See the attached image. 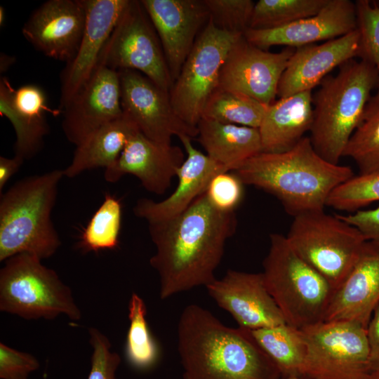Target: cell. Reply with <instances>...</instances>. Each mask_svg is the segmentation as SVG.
Segmentation results:
<instances>
[{
  "label": "cell",
  "instance_id": "6da1fadb",
  "mask_svg": "<svg viewBox=\"0 0 379 379\" xmlns=\"http://www.w3.org/2000/svg\"><path fill=\"white\" fill-rule=\"evenodd\" d=\"M235 213L215 208L205 192L182 213L149 223L156 252L150 265L159 279V297L167 299L215 279L225 244L237 228Z\"/></svg>",
  "mask_w": 379,
  "mask_h": 379
},
{
  "label": "cell",
  "instance_id": "7a4b0ae2",
  "mask_svg": "<svg viewBox=\"0 0 379 379\" xmlns=\"http://www.w3.org/2000/svg\"><path fill=\"white\" fill-rule=\"evenodd\" d=\"M184 379H281L250 331L228 327L194 304L185 307L177 329Z\"/></svg>",
  "mask_w": 379,
  "mask_h": 379
},
{
  "label": "cell",
  "instance_id": "3957f363",
  "mask_svg": "<svg viewBox=\"0 0 379 379\" xmlns=\"http://www.w3.org/2000/svg\"><path fill=\"white\" fill-rule=\"evenodd\" d=\"M233 172L244 185L274 196L293 217L324 210L331 192L354 175L350 167L321 157L306 136L287 152H260Z\"/></svg>",
  "mask_w": 379,
  "mask_h": 379
},
{
  "label": "cell",
  "instance_id": "277c9868",
  "mask_svg": "<svg viewBox=\"0 0 379 379\" xmlns=\"http://www.w3.org/2000/svg\"><path fill=\"white\" fill-rule=\"evenodd\" d=\"M312 93L310 139L327 161L338 164L359 125L372 91L378 87L375 67L366 60H350L335 75L326 76Z\"/></svg>",
  "mask_w": 379,
  "mask_h": 379
},
{
  "label": "cell",
  "instance_id": "5b68a950",
  "mask_svg": "<svg viewBox=\"0 0 379 379\" xmlns=\"http://www.w3.org/2000/svg\"><path fill=\"white\" fill-rule=\"evenodd\" d=\"M63 170L24 178L1 194L0 261L28 253L53 255L61 241L51 220Z\"/></svg>",
  "mask_w": 379,
  "mask_h": 379
},
{
  "label": "cell",
  "instance_id": "8992f818",
  "mask_svg": "<svg viewBox=\"0 0 379 379\" xmlns=\"http://www.w3.org/2000/svg\"><path fill=\"white\" fill-rule=\"evenodd\" d=\"M262 266L266 287L287 324L302 329L324 320L334 289L294 251L286 236L270 235Z\"/></svg>",
  "mask_w": 379,
  "mask_h": 379
},
{
  "label": "cell",
  "instance_id": "52a82bcc",
  "mask_svg": "<svg viewBox=\"0 0 379 379\" xmlns=\"http://www.w3.org/2000/svg\"><path fill=\"white\" fill-rule=\"evenodd\" d=\"M0 310L25 320H52L60 314L74 321L81 318L71 288L28 253L11 257L0 270Z\"/></svg>",
  "mask_w": 379,
  "mask_h": 379
},
{
  "label": "cell",
  "instance_id": "ba28073f",
  "mask_svg": "<svg viewBox=\"0 0 379 379\" xmlns=\"http://www.w3.org/2000/svg\"><path fill=\"white\" fill-rule=\"evenodd\" d=\"M286 239L294 251L336 290L367 241L355 227L324 210L293 217Z\"/></svg>",
  "mask_w": 379,
  "mask_h": 379
},
{
  "label": "cell",
  "instance_id": "9c48e42d",
  "mask_svg": "<svg viewBox=\"0 0 379 379\" xmlns=\"http://www.w3.org/2000/svg\"><path fill=\"white\" fill-rule=\"evenodd\" d=\"M242 36L219 29L210 18L198 35L169 91L175 113L190 126L197 128L206 103L218 86L222 66Z\"/></svg>",
  "mask_w": 379,
  "mask_h": 379
},
{
  "label": "cell",
  "instance_id": "30bf717a",
  "mask_svg": "<svg viewBox=\"0 0 379 379\" xmlns=\"http://www.w3.org/2000/svg\"><path fill=\"white\" fill-rule=\"evenodd\" d=\"M303 377L365 379L371 371L366 328L349 321H323L303 328Z\"/></svg>",
  "mask_w": 379,
  "mask_h": 379
},
{
  "label": "cell",
  "instance_id": "8fae6325",
  "mask_svg": "<svg viewBox=\"0 0 379 379\" xmlns=\"http://www.w3.org/2000/svg\"><path fill=\"white\" fill-rule=\"evenodd\" d=\"M98 64L138 71L168 93L173 84L159 36L140 1L129 0Z\"/></svg>",
  "mask_w": 379,
  "mask_h": 379
},
{
  "label": "cell",
  "instance_id": "7c38bea8",
  "mask_svg": "<svg viewBox=\"0 0 379 379\" xmlns=\"http://www.w3.org/2000/svg\"><path fill=\"white\" fill-rule=\"evenodd\" d=\"M118 72L123 114L144 135L166 145L171 144L173 136L194 138L198 135V129L187 125L175 113L169 93L138 71Z\"/></svg>",
  "mask_w": 379,
  "mask_h": 379
},
{
  "label": "cell",
  "instance_id": "4fadbf2b",
  "mask_svg": "<svg viewBox=\"0 0 379 379\" xmlns=\"http://www.w3.org/2000/svg\"><path fill=\"white\" fill-rule=\"evenodd\" d=\"M295 50L286 47L270 52L251 45L242 36L222 66L218 87L270 105L277 96L280 79Z\"/></svg>",
  "mask_w": 379,
  "mask_h": 379
},
{
  "label": "cell",
  "instance_id": "5bb4252c",
  "mask_svg": "<svg viewBox=\"0 0 379 379\" xmlns=\"http://www.w3.org/2000/svg\"><path fill=\"white\" fill-rule=\"evenodd\" d=\"M62 112V131L76 146L94 131L121 117L119 72L98 64L89 79Z\"/></svg>",
  "mask_w": 379,
  "mask_h": 379
},
{
  "label": "cell",
  "instance_id": "9a60e30c",
  "mask_svg": "<svg viewBox=\"0 0 379 379\" xmlns=\"http://www.w3.org/2000/svg\"><path fill=\"white\" fill-rule=\"evenodd\" d=\"M216 304L246 330L286 324L261 273L229 270L206 286Z\"/></svg>",
  "mask_w": 379,
  "mask_h": 379
},
{
  "label": "cell",
  "instance_id": "2e32d148",
  "mask_svg": "<svg viewBox=\"0 0 379 379\" xmlns=\"http://www.w3.org/2000/svg\"><path fill=\"white\" fill-rule=\"evenodd\" d=\"M140 2L159 36L174 83L200 29L208 22L209 13L202 0H141Z\"/></svg>",
  "mask_w": 379,
  "mask_h": 379
},
{
  "label": "cell",
  "instance_id": "e0dca14e",
  "mask_svg": "<svg viewBox=\"0 0 379 379\" xmlns=\"http://www.w3.org/2000/svg\"><path fill=\"white\" fill-rule=\"evenodd\" d=\"M86 17L83 0H48L32 12L22 33L37 51L67 63L79 46Z\"/></svg>",
  "mask_w": 379,
  "mask_h": 379
},
{
  "label": "cell",
  "instance_id": "ac0fdd59",
  "mask_svg": "<svg viewBox=\"0 0 379 379\" xmlns=\"http://www.w3.org/2000/svg\"><path fill=\"white\" fill-rule=\"evenodd\" d=\"M83 3L86 17L82 38L74 57L60 74V111L93 73L129 0H83Z\"/></svg>",
  "mask_w": 379,
  "mask_h": 379
},
{
  "label": "cell",
  "instance_id": "d6986e66",
  "mask_svg": "<svg viewBox=\"0 0 379 379\" xmlns=\"http://www.w3.org/2000/svg\"><path fill=\"white\" fill-rule=\"evenodd\" d=\"M185 159L178 146L154 141L139 131L128 140L120 157L105 170L104 178L116 182L124 175L136 177L146 190L163 194Z\"/></svg>",
  "mask_w": 379,
  "mask_h": 379
},
{
  "label": "cell",
  "instance_id": "ffe728a7",
  "mask_svg": "<svg viewBox=\"0 0 379 379\" xmlns=\"http://www.w3.org/2000/svg\"><path fill=\"white\" fill-rule=\"evenodd\" d=\"M357 29L355 3L328 0L317 15L272 29H248L244 36L253 46L266 50L272 46L298 48L344 36Z\"/></svg>",
  "mask_w": 379,
  "mask_h": 379
},
{
  "label": "cell",
  "instance_id": "44dd1931",
  "mask_svg": "<svg viewBox=\"0 0 379 379\" xmlns=\"http://www.w3.org/2000/svg\"><path fill=\"white\" fill-rule=\"evenodd\" d=\"M360 56L357 29L320 44L296 48L280 79L277 96L282 98L312 91L335 67Z\"/></svg>",
  "mask_w": 379,
  "mask_h": 379
},
{
  "label": "cell",
  "instance_id": "7402d4cb",
  "mask_svg": "<svg viewBox=\"0 0 379 379\" xmlns=\"http://www.w3.org/2000/svg\"><path fill=\"white\" fill-rule=\"evenodd\" d=\"M178 138L187 157L177 171L178 185L175 190L160 201L147 198L140 199L133 207L134 214L145 220L148 224L178 216L206 192L214 176L220 173L230 171L196 149L192 143L191 137L182 135Z\"/></svg>",
  "mask_w": 379,
  "mask_h": 379
},
{
  "label": "cell",
  "instance_id": "603a6c76",
  "mask_svg": "<svg viewBox=\"0 0 379 379\" xmlns=\"http://www.w3.org/2000/svg\"><path fill=\"white\" fill-rule=\"evenodd\" d=\"M379 302V245L367 241L342 284L334 291L324 321H349L367 329Z\"/></svg>",
  "mask_w": 379,
  "mask_h": 379
},
{
  "label": "cell",
  "instance_id": "cb8c5ba5",
  "mask_svg": "<svg viewBox=\"0 0 379 379\" xmlns=\"http://www.w3.org/2000/svg\"><path fill=\"white\" fill-rule=\"evenodd\" d=\"M312 120V91L274 101L267 107L258 128L262 152L282 153L291 149L310 131Z\"/></svg>",
  "mask_w": 379,
  "mask_h": 379
},
{
  "label": "cell",
  "instance_id": "d4e9b609",
  "mask_svg": "<svg viewBox=\"0 0 379 379\" xmlns=\"http://www.w3.org/2000/svg\"><path fill=\"white\" fill-rule=\"evenodd\" d=\"M198 141L207 155L230 171L262 152L258 128L201 119Z\"/></svg>",
  "mask_w": 379,
  "mask_h": 379
},
{
  "label": "cell",
  "instance_id": "484cf974",
  "mask_svg": "<svg viewBox=\"0 0 379 379\" xmlns=\"http://www.w3.org/2000/svg\"><path fill=\"white\" fill-rule=\"evenodd\" d=\"M136 125L125 114L101 126L76 146L64 176L72 178L86 170L107 169L120 157L130 138L138 131Z\"/></svg>",
  "mask_w": 379,
  "mask_h": 379
},
{
  "label": "cell",
  "instance_id": "4316f807",
  "mask_svg": "<svg viewBox=\"0 0 379 379\" xmlns=\"http://www.w3.org/2000/svg\"><path fill=\"white\" fill-rule=\"evenodd\" d=\"M250 333L282 377H303L307 345L301 329L283 324Z\"/></svg>",
  "mask_w": 379,
  "mask_h": 379
},
{
  "label": "cell",
  "instance_id": "83f0119b",
  "mask_svg": "<svg viewBox=\"0 0 379 379\" xmlns=\"http://www.w3.org/2000/svg\"><path fill=\"white\" fill-rule=\"evenodd\" d=\"M14 88L6 77L0 79V115L11 123L15 133L13 150L24 161L34 157L42 149L49 132L46 117H34L16 110L12 102Z\"/></svg>",
  "mask_w": 379,
  "mask_h": 379
},
{
  "label": "cell",
  "instance_id": "f1b7e54d",
  "mask_svg": "<svg viewBox=\"0 0 379 379\" xmlns=\"http://www.w3.org/2000/svg\"><path fill=\"white\" fill-rule=\"evenodd\" d=\"M268 106L241 93L218 87L206 102L201 119L258 128Z\"/></svg>",
  "mask_w": 379,
  "mask_h": 379
},
{
  "label": "cell",
  "instance_id": "f546056e",
  "mask_svg": "<svg viewBox=\"0 0 379 379\" xmlns=\"http://www.w3.org/2000/svg\"><path fill=\"white\" fill-rule=\"evenodd\" d=\"M343 157L354 160L359 174L379 172V89L368 100L361 121L351 136Z\"/></svg>",
  "mask_w": 379,
  "mask_h": 379
},
{
  "label": "cell",
  "instance_id": "4dcf8cb0",
  "mask_svg": "<svg viewBox=\"0 0 379 379\" xmlns=\"http://www.w3.org/2000/svg\"><path fill=\"white\" fill-rule=\"evenodd\" d=\"M147 309L142 298L133 293L128 303L130 321L126 343L129 364L138 370L152 368L159 357V350L146 320Z\"/></svg>",
  "mask_w": 379,
  "mask_h": 379
},
{
  "label": "cell",
  "instance_id": "1f68e13d",
  "mask_svg": "<svg viewBox=\"0 0 379 379\" xmlns=\"http://www.w3.org/2000/svg\"><path fill=\"white\" fill-rule=\"evenodd\" d=\"M122 204L120 199L107 193L84 229L79 244L86 251L114 249L119 244L121 229Z\"/></svg>",
  "mask_w": 379,
  "mask_h": 379
},
{
  "label": "cell",
  "instance_id": "d6a6232c",
  "mask_svg": "<svg viewBox=\"0 0 379 379\" xmlns=\"http://www.w3.org/2000/svg\"><path fill=\"white\" fill-rule=\"evenodd\" d=\"M328 0H260L255 4L249 29L280 28L317 15Z\"/></svg>",
  "mask_w": 379,
  "mask_h": 379
},
{
  "label": "cell",
  "instance_id": "836d02e7",
  "mask_svg": "<svg viewBox=\"0 0 379 379\" xmlns=\"http://www.w3.org/2000/svg\"><path fill=\"white\" fill-rule=\"evenodd\" d=\"M379 201V172L354 175L335 187L326 206L350 213Z\"/></svg>",
  "mask_w": 379,
  "mask_h": 379
},
{
  "label": "cell",
  "instance_id": "e575fe53",
  "mask_svg": "<svg viewBox=\"0 0 379 379\" xmlns=\"http://www.w3.org/2000/svg\"><path fill=\"white\" fill-rule=\"evenodd\" d=\"M214 25L225 32L244 34L250 28L252 0H202Z\"/></svg>",
  "mask_w": 379,
  "mask_h": 379
},
{
  "label": "cell",
  "instance_id": "d590c367",
  "mask_svg": "<svg viewBox=\"0 0 379 379\" xmlns=\"http://www.w3.org/2000/svg\"><path fill=\"white\" fill-rule=\"evenodd\" d=\"M354 3L357 29L360 35V58L375 67L379 89V6L368 0H357Z\"/></svg>",
  "mask_w": 379,
  "mask_h": 379
},
{
  "label": "cell",
  "instance_id": "8d00e7d4",
  "mask_svg": "<svg viewBox=\"0 0 379 379\" xmlns=\"http://www.w3.org/2000/svg\"><path fill=\"white\" fill-rule=\"evenodd\" d=\"M244 185L233 171L220 173L211 180L205 194L220 211L233 213L243 199Z\"/></svg>",
  "mask_w": 379,
  "mask_h": 379
},
{
  "label": "cell",
  "instance_id": "74e56055",
  "mask_svg": "<svg viewBox=\"0 0 379 379\" xmlns=\"http://www.w3.org/2000/svg\"><path fill=\"white\" fill-rule=\"evenodd\" d=\"M88 331L92 354L87 379H118L116 373L121 361L119 354L112 350L109 339L98 329L90 327Z\"/></svg>",
  "mask_w": 379,
  "mask_h": 379
},
{
  "label": "cell",
  "instance_id": "f35d334b",
  "mask_svg": "<svg viewBox=\"0 0 379 379\" xmlns=\"http://www.w3.org/2000/svg\"><path fill=\"white\" fill-rule=\"evenodd\" d=\"M39 367V360L32 354L0 343L1 379H28Z\"/></svg>",
  "mask_w": 379,
  "mask_h": 379
},
{
  "label": "cell",
  "instance_id": "ab89813d",
  "mask_svg": "<svg viewBox=\"0 0 379 379\" xmlns=\"http://www.w3.org/2000/svg\"><path fill=\"white\" fill-rule=\"evenodd\" d=\"M12 102L17 111L34 117H46V113L53 115L62 113L59 109H52L48 107L45 91L34 84H26L14 88Z\"/></svg>",
  "mask_w": 379,
  "mask_h": 379
},
{
  "label": "cell",
  "instance_id": "60d3db41",
  "mask_svg": "<svg viewBox=\"0 0 379 379\" xmlns=\"http://www.w3.org/2000/svg\"><path fill=\"white\" fill-rule=\"evenodd\" d=\"M339 217L358 229L367 241L379 245V206L373 209L359 210Z\"/></svg>",
  "mask_w": 379,
  "mask_h": 379
},
{
  "label": "cell",
  "instance_id": "b9f144b4",
  "mask_svg": "<svg viewBox=\"0 0 379 379\" xmlns=\"http://www.w3.org/2000/svg\"><path fill=\"white\" fill-rule=\"evenodd\" d=\"M371 368L379 366V302L375 307L366 329Z\"/></svg>",
  "mask_w": 379,
  "mask_h": 379
},
{
  "label": "cell",
  "instance_id": "7bdbcfd3",
  "mask_svg": "<svg viewBox=\"0 0 379 379\" xmlns=\"http://www.w3.org/2000/svg\"><path fill=\"white\" fill-rule=\"evenodd\" d=\"M25 161L14 155L13 158L0 157V193L8 181L15 174Z\"/></svg>",
  "mask_w": 379,
  "mask_h": 379
},
{
  "label": "cell",
  "instance_id": "ee69618b",
  "mask_svg": "<svg viewBox=\"0 0 379 379\" xmlns=\"http://www.w3.org/2000/svg\"><path fill=\"white\" fill-rule=\"evenodd\" d=\"M15 61L13 56L1 53L0 56V72L1 73L6 72Z\"/></svg>",
  "mask_w": 379,
  "mask_h": 379
},
{
  "label": "cell",
  "instance_id": "f6af8a7d",
  "mask_svg": "<svg viewBox=\"0 0 379 379\" xmlns=\"http://www.w3.org/2000/svg\"><path fill=\"white\" fill-rule=\"evenodd\" d=\"M365 379H379V366L372 368Z\"/></svg>",
  "mask_w": 379,
  "mask_h": 379
},
{
  "label": "cell",
  "instance_id": "bcb514c9",
  "mask_svg": "<svg viewBox=\"0 0 379 379\" xmlns=\"http://www.w3.org/2000/svg\"><path fill=\"white\" fill-rule=\"evenodd\" d=\"M6 21V12L3 6H0V26L3 27Z\"/></svg>",
  "mask_w": 379,
  "mask_h": 379
},
{
  "label": "cell",
  "instance_id": "7dc6e473",
  "mask_svg": "<svg viewBox=\"0 0 379 379\" xmlns=\"http://www.w3.org/2000/svg\"><path fill=\"white\" fill-rule=\"evenodd\" d=\"M281 379H309L304 377H298V376H289V377H282Z\"/></svg>",
  "mask_w": 379,
  "mask_h": 379
}]
</instances>
